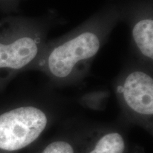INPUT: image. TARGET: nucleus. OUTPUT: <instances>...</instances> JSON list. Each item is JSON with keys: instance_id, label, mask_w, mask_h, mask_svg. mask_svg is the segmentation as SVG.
I'll use <instances>...</instances> for the list:
<instances>
[{"instance_id": "obj_1", "label": "nucleus", "mask_w": 153, "mask_h": 153, "mask_svg": "<svg viewBox=\"0 0 153 153\" xmlns=\"http://www.w3.org/2000/svg\"><path fill=\"white\" fill-rule=\"evenodd\" d=\"M121 18V9L106 7L63 37L48 42L34 65L57 83L83 79Z\"/></svg>"}, {"instance_id": "obj_2", "label": "nucleus", "mask_w": 153, "mask_h": 153, "mask_svg": "<svg viewBox=\"0 0 153 153\" xmlns=\"http://www.w3.org/2000/svg\"><path fill=\"white\" fill-rule=\"evenodd\" d=\"M48 124L45 112L35 106H22L0 115V149L16 151L39 137Z\"/></svg>"}, {"instance_id": "obj_3", "label": "nucleus", "mask_w": 153, "mask_h": 153, "mask_svg": "<svg viewBox=\"0 0 153 153\" xmlns=\"http://www.w3.org/2000/svg\"><path fill=\"white\" fill-rule=\"evenodd\" d=\"M51 26L48 18H41L22 35L0 41V70L18 71L35 64L48 43Z\"/></svg>"}, {"instance_id": "obj_4", "label": "nucleus", "mask_w": 153, "mask_h": 153, "mask_svg": "<svg viewBox=\"0 0 153 153\" xmlns=\"http://www.w3.org/2000/svg\"><path fill=\"white\" fill-rule=\"evenodd\" d=\"M150 68L130 66L118 79L116 91L130 109L141 116L153 114V77Z\"/></svg>"}, {"instance_id": "obj_5", "label": "nucleus", "mask_w": 153, "mask_h": 153, "mask_svg": "<svg viewBox=\"0 0 153 153\" xmlns=\"http://www.w3.org/2000/svg\"><path fill=\"white\" fill-rule=\"evenodd\" d=\"M129 11L122 9L128 15L133 50L141 64L150 68L153 61V18L150 4L144 3L131 7Z\"/></svg>"}, {"instance_id": "obj_6", "label": "nucleus", "mask_w": 153, "mask_h": 153, "mask_svg": "<svg viewBox=\"0 0 153 153\" xmlns=\"http://www.w3.org/2000/svg\"><path fill=\"white\" fill-rule=\"evenodd\" d=\"M125 143L123 137L117 133H108L98 141L89 153H123Z\"/></svg>"}, {"instance_id": "obj_7", "label": "nucleus", "mask_w": 153, "mask_h": 153, "mask_svg": "<svg viewBox=\"0 0 153 153\" xmlns=\"http://www.w3.org/2000/svg\"><path fill=\"white\" fill-rule=\"evenodd\" d=\"M42 153H74V150L69 143L56 141L48 145Z\"/></svg>"}]
</instances>
